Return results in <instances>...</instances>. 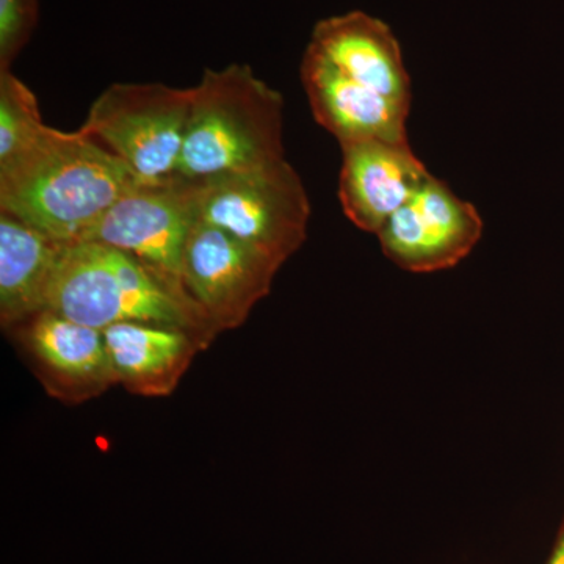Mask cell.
<instances>
[{
	"label": "cell",
	"mask_w": 564,
	"mask_h": 564,
	"mask_svg": "<svg viewBox=\"0 0 564 564\" xmlns=\"http://www.w3.org/2000/svg\"><path fill=\"white\" fill-rule=\"evenodd\" d=\"M137 184L129 166L87 133L50 126L32 150L0 170V210L58 242H80Z\"/></svg>",
	"instance_id": "cell-1"
},
{
	"label": "cell",
	"mask_w": 564,
	"mask_h": 564,
	"mask_svg": "<svg viewBox=\"0 0 564 564\" xmlns=\"http://www.w3.org/2000/svg\"><path fill=\"white\" fill-rule=\"evenodd\" d=\"M284 99L248 65L206 69L192 88L177 176L203 182L282 161Z\"/></svg>",
	"instance_id": "cell-2"
},
{
	"label": "cell",
	"mask_w": 564,
	"mask_h": 564,
	"mask_svg": "<svg viewBox=\"0 0 564 564\" xmlns=\"http://www.w3.org/2000/svg\"><path fill=\"white\" fill-rule=\"evenodd\" d=\"M46 310L106 329L122 322H147L192 333L210 332L195 307L124 251L91 240L65 243Z\"/></svg>",
	"instance_id": "cell-3"
},
{
	"label": "cell",
	"mask_w": 564,
	"mask_h": 564,
	"mask_svg": "<svg viewBox=\"0 0 564 564\" xmlns=\"http://www.w3.org/2000/svg\"><path fill=\"white\" fill-rule=\"evenodd\" d=\"M195 184L199 220L278 265L306 240L310 196L285 159Z\"/></svg>",
	"instance_id": "cell-4"
},
{
	"label": "cell",
	"mask_w": 564,
	"mask_h": 564,
	"mask_svg": "<svg viewBox=\"0 0 564 564\" xmlns=\"http://www.w3.org/2000/svg\"><path fill=\"white\" fill-rule=\"evenodd\" d=\"M191 104L192 88L113 84L91 104L80 131L101 140L139 184H163L177 176Z\"/></svg>",
	"instance_id": "cell-5"
},
{
	"label": "cell",
	"mask_w": 564,
	"mask_h": 564,
	"mask_svg": "<svg viewBox=\"0 0 564 564\" xmlns=\"http://www.w3.org/2000/svg\"><path fill=\"white\" fill-rule=\"evenodd\" d=\"M196 221V184L174 177L163 184H137L102 215L84 240L132 256L193 306L184 289V258Z\"/></svg>",
	"instance_id": "cell-6"
},
{
	"label": "cell",
	"mask_w": 564,
	"mask_h": 564,
	"mask_svg": "<svg viewBox=\"0 0 564 564\" xmlns=\"http://www.w3.org/2000/svg\"><path fill=\"white\" fill-rule=\"evenodd\" d=\"M281 265L202 220L184 258V289L212 329L236 328L269 295Z\"/></svg>",
	"instance_id": "cell-7"
},
{
	"label": "cell",
	"mask_w": 564,
	"mask_h": 564,
	"mask_svg": "<svg viewBox=\"0 0 564 564\" xmlns=\"http://www.w3.org/2000/svg\"><path fill=\"white\" fill-rule=\"evenodd\" d=\"M484 234L474 204L445 182L429 177L377 234L386 258L411 273L452 269L473 252Z\"/></svg>",
	"instance_id": "cell-8"
},
{
	"label": "cell",
	"mask_w": 564,
	"mask_h": 564,
	"mask_svg": "<svg viewBox=\"0 0 564 564\" xmlns=\"http://www.w3.org/2000/svg\"><path fill=\"white\" fill-rule=\"evenodd\" d=\"M339 202L348 220L377 236L386 221L432 176L410 141L340 144Z\"/></svg>",
	"instance_id": "cell-9"
},
{
	"label": "cell",
	"mask_w": 564,
	"mask_h": 564,
	"mask_svg": "<svg viewBox=\"0 0 564 564\" xmlns=\"http://www.w3.org/2000/svg\"><path fill=\"white\" fill-rule=\"evenodd\" d=\"M307 52L356 84L393 101L411 104V79L391 28L364 11L332 17L315 25Z\"/></svg>",
	"instance_id": "cell-10"
},
{
	"label": "cell",
	"mask_w": 564,
	"mask_h": 564,
	"mask_svg": "<svg viewBox=\"0 0 564 564\" xmlns=\"http://www.w3.org/2000/svg\"><path fill=\"white\" fill-rule=\"evenodd\" d=\"M302 82L315 121L340 144L408 140L411 104L356 84L317 55L304 52Z\"/></svg>",
	"instance_id": "cell-11"
},
{
	"label": "cell",
	"mask_w": 564,
	"mask_h": 564,
	"mask_svg": "<svg viewBox=\"0 0 564 564\" xmlns=\"http://www.w3.org/2000/svg\"><path fill=\"white\" fill-rule=\"evenodd\" d=\"M65 243L0 210V317L3 325L46 310Z\"/></svg>",
	"instance_id": "cell-12"
},
{
	"label": "cell",
	"mask_w": 564,
	"mask_h": 564,
	"mask_svg": "<svg viewBox=\"0 0 564 564\" xmlns=\"http://www.w3.org/2000/svg\"><path fill=\"white\" fill-rule=\"evenodd\" d=\"M115 380L141 392L169 391L191 361L193 334L174 326L122 322L102 329Z\"/></svg>",
	"instance_id": "cell-13"
},
{
	"label": "cell",
	"mask_w": 564,
	"mask_h": 564,
	"mask_svg": "<svg viewBox=\"0 0 564 564\" xmlns=\"http://www.w3.org/2000/svg\"><path fill=\"white\" fill-rule=\"evenodd\" d=\"M28 340L52 373L73 383L115 380L102 329L91 328L51 310L33 315Z\"/></svg>",
	"instance_id": "cell-14"
},
{
	"label": "cell",
	"mask_w": 564,
	"mask_h": 564,
	"mask_svg": "<svg viewBox=\"0 0 564 564\" xmlns=\"http://www.w3.org/2000/svg\"><path fill=\"white\" fill-rule=\"evenodd\" d=\"M50 126L35 93L11 70H0V170L32 150Z\"/></svg>",
	"instance_id": "cell-15"
},
{
	"label": "cell",
	"mask_w": 564,
	"mask_h": 564,
	"mask_svg": "<svg viewBox=\"0 0 564 564\" xmlns=\"http://www.w3.org/2000/svg\"><path fill=\"white\" fill-rule=\"evenodd\" d=\"M39 0H0V70H9L39 24Z\"/></svg>",
	"instance_id": "cell-16"
},
{
	"label": "cell",
	"mask_w": 564,
	"mask_h": 564,
	"mask_svg": "<svg viewBox=\"0 0 564 564\" xmlns=\"http://www.w3.org/2000/svg\"><path fill=\"white\" fill-rule=\"evenodd\" d=\"M545 564H564V518L562 524H560L558 533H556L554 547H552L551 555H549Z\"/></svg>",
	"instance_id": "cell-17"
}]
</instances>
